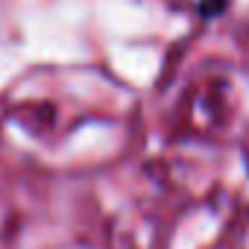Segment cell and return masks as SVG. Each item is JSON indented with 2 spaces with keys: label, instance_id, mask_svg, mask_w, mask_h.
<instances>
[{
  "label": "cell",
  "instance_id": "obj_1",
  "mask_svg": "<svg viewBox=\"0 0 249 249\" xmlns=\"http://www.w3.org/2000/svg\"><path fill=\"white\" fill-rule=\"evenodd\" d=\"M223 6H226V0H205V3H202V12L211 15V12H220Z\"/></svg>",
  "mask_w": 249,
  "mask_h": 249
}]
</instances>
